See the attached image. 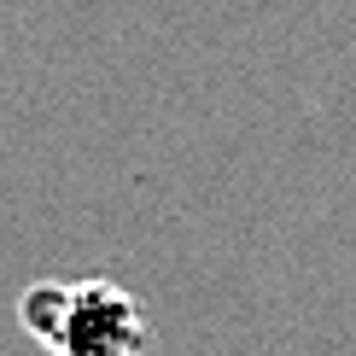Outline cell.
Masks as SVG:
<instances>
[{
	"label": "cell",
	"instance_id": "obj_1",
	"mask_svg": "<svg viewBox=\"0 0 356 356\" xmlns=\"http://www.w3.org/2000/svg\"><path fill=\"white\" fill-rule=\"evenodd\" d=\"M18 327L47 356H146L152 345L140 298L111 275L29 280L18 292Z\"/></svg>",
	"mask_w": 356,
	"mask_h": 356
}]
</instances>
